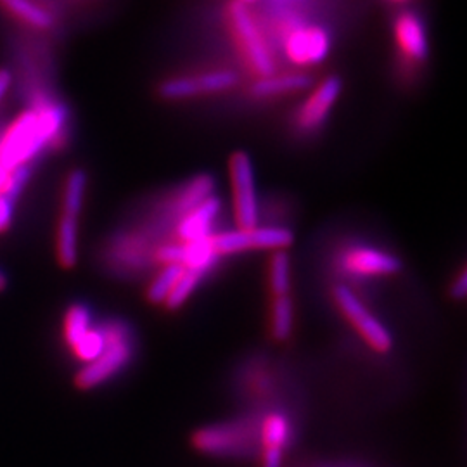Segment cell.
I'll use <instances>...</instances> for the list:
<instances>
[{
    "mask_svg": "<svg viewBox=\"0 0 467 467\" xmlns=\"http://www.w3.org/2000/svg\"><path fill=\"white\" fill-rule=\"evenodd\" d=\"M100 329L106 337V347L96 360L85 364V368L75 376V384L80 389H92L106 383L132 360V334L123 322L113 320L104 324Z\"/></svg>",
    "mask_w": 467,
    "mask_h": 467,
    "instance_id": "1",
    "label": "cell"
},
{
    "mask_svg": "<svg viewBox=\"0 0 467 467\" xmlns=\"http://www.w3.org/2000/svg\"><path fill=\"white\" fill-rule=\"evenodd\" d=\"M234 196V218L239 231L258 227V198L254 185V170L244 150L234 152L229 163Z\"/></svg>",
    "mask_w": 467,
    "mask_h": 467,
    "instance_id": "2",
    "label": "cell"
},
{
    "mask_svg": "<svg viewBox=\"0 0 467 467\" xmlns=\"http://www.w3.org/2000/svg\"><path fill=\"white\" fill-rule=\"evenodd\" d=\"M213 246L220 256L225 254H235L244 251L285 250L293 244L295 235L285 229L277 225H267V227H254L250 231H227V233L212 234Z\"/></svg>",
    "mask_w": 467,
    "mask_h": 467,
    "instance_id": "3",
    "label": "cell"
},
{
    "mask_svg": "<svg viewBox=\"0 0 467 467\" xmlns=\"http://www.w3.org/2000/svg\"><path fill=\"white\" fill-rule=\"evenodd\" d=\"M333 298L341 310V314L348 318L351 326L368 341L372 350L386 353L393 347V337L383 324L374 317L368 306L347 285H336L333 289Z\"/></svg>",
    "mask_w": 467,
    "mask_h": 467,
    "instance_id": "4",
    "label": "cell"
},
{
    "mask_svg": "<svg viewBox=\"0 0 467 467\" xmlns=\"http://www.w3.org/2000/svg\"><path fill=\"white\" fill-rule=\"evenodd\" d=\"M229 15H231L234 35H235L241 49L244 52L251 69L260 78L272 75L274 73V59H272V54L268 49V44L260 34L246 5L241 2H234Z\"/></svg>",
    "mask_w": 467,
    "mask_h": 467,
    "instance_id": "5",
    "label": "cell"
},
{
    "mask_svg": "<svg viewBox=\"0 0 467 467\" xmlns=\"http://www.w3.org/2000/svg\"><path fill=\"white\" fill-rule=\"evenodd\" d=\"M337 265L353 277H381L393 275L400 270V260L388 253L372 246H350L339 254Z\"/></svg>",
    "mask_w": 467,
    "mask_h": 467,
    "instance_id": "6",
    "label": "cell"
},
{
    "mask_svg": "<svg viewBox=\"0 0 467 467\" xmlns=\"http://www.w3.org/2000/svg\"><path fill=\"white\" fill-rule=\"evenodd\" d=\"M287 59L298 67L320 65L331 50V38L320 26H296L284 40Z\"/></svg>",
    "mask_w": 467,
    "mask_h": 467,
    "instance_id": "7",
    "label": "cell"
},
{
    "mask_svg": "<svg viewBox=\"0 0 467 467\" xmlns=\"http://www.w3.org/2000/svg\"><path fill=\"white\" fill-rule=\"evenodd\" d=\"M339 77H327L301 104L296 113V125L303 132H314L327 119L336 100L341 94Z\"/></svg>",
    "mask_w": 467,
    "mask_h": 467,
    "instance_id": "8",
    "label": "cell"
},
{
    "mask_svg": "<svg viewBox=\"0 0 467 467\" xmlns=\"http://www.w3.org/2000/svg\"><path fill=\"white\" fill-rule=\"evenodd\" d=\"M393 35L401 56L410 63H422L428 57V35L422 19L414 13H401L395 19Z\"/></svg>",
    "mask_w": 467,
    "mask_h": 467,
    "instance_id": "9",
    "label": "cell"
},
{
    "mask_svg": "<svg viewBox=\"0 0 467 467\" xmlns=\"http://www.w3.org/2000/svg\"><path fill=\"white\" fill-rule=\"evenodd\" d=\"M246 430L237 426L206 428L194 434V447L212 455H235L246 451Z\"/></svg>",
    "mask_w": 467,
    "mask_h": 467,
    "instance_id": "10",
    "label": "cell"
},
{
    "mask_svg": "<svg viewBox=\"0 0 467 467\" xmlns=\"http://www.w3.org/2000/svg\"><path fill=\"white\" fill-rule=\"evenodd\" d=\"M218 212H220V201L213 196L206 198L198 206L189 210L181 217V222L177 225L179 243H191L210 235Z\"/></svg>",
    "mask_w": 467,
    "mask_h": 467,
    "instance_id": "11",
    "label": "cell"
},
{
    "mask_svg": "<svg viewBox=\"0 0 467 467\" xmlns=\"http://www.w3.org/2000/svg\"><path fill=\"white\" fill-rule=\"evenodd\" d=\"M312 84L310 77L305 73H285V75H268L258 78L251 85V94L260 99H270L279 98L285 94H295L306 90Z\"/></svg>",
    "mask_w": 467,
    "mask_h": 467,
    "instance_id": "12",
    "label": "cell"
},
{
    "mask_svg": "<svg viewBox=\"0 0 467 467\" xmlns=\"http://www.w3.org/2000/svg\"><path fill=\"white\" fill-rule=\"evenodd\" d=\"M179 246H181L179 265H182L185 270L200 272L202 275H206L212 268L215 267L218 260L222 258L213 246L212 234L198 241L179 243Z\"/></svg>",
    "mask_w": 467,
    "mask_h": 467,
    "instance_id": "13",
    "label": "cell"
},
{
    "mask_svg": "<svg viewBox=\"0 0 467 467\" xmlns=\"http://www.w3.org/2000/svg\"><path fill=\"white\" fill-rule=\"evenodd\" d=\"M0 5L36 32H47L54 26V16L49 9L35 0H0Z\"/></svg>",
    "mask_w": 467,
    "mask_h": 467,
    "instance_id": "14",
    "label": "cell"
},
{
    "mask_svg": "<svg viewBox=\"0 0 467 467\" xmlns=\"http://www.w3.org/2000/svg\"><path fill=\"white\" fill-rule=\"evenodd\" d=\"M56 256L63 268H73L78 262V217L63 215L57 222Z\"/></svg>",
    "mask_w": 467,
    "mask_h": 467,
    "instance_id": "15",
    "label": "cell"
},
{
    "mask_svg": "<svg viewBox=\"0 0 467 467\" xmlns=\"http://www.w3.org/2000/svg\"><path fill=\"white\" fill-rule=\"evenodd\" d=\"M85 192H87V175L84 170L69 171L65 191H63L61 213L69 217H80L84 210Z\"/></svg>",
    "mask_w": 467,
    "mask_h": 467,
    "instance_id": "16",
    "label": "cell"
},
{
    "mask_svg": "<svg viewBox=\"0 0 467 467\" xmlns=\"http://www.w3.org/2000/svg\"><path fill=\"white\" fill-rule=\"evenodd\" d=\"M92 329V316L90 310L82 305L75 303L71 305L65 314L63 320V336L69 347H75L78 339Z\"/></svg>",
    "mask_w": 467,
    "mask_h": 467,
    "instance_id": "17",
    "label": "cell"
},
{
    "mask_svg": "<svg viewBox=\"0 0 467 467\" xmlns=\"http://www.w3.org/2000/svg\"><path fill=\"white\" fill-rule=\"evenodd\" d=\"M185 268L179 264H170L163 265L160 270V274L150 281V287L146 291V296L152 305H165L168 295L171 293L173 285L179 281V277L182 275Z\"/></svg>",
    "mask_w": 467,
    "mask_h": 467,
    "instance_id": "18",
    "label": "cell"
},
{
    "mask_svg": "<svg viewBox=\"0 0 467 467\" xmlns=\"http://www.w3.org/2000/svg\"><path fill=\"white\" fill-rule=\"evenodd\" d=\"M215 187V182L210 175H200L196 177L191 184L185 187L184 191L179 194V198L175 200V210L185 215L189 210H192L194 206H198L200 202L212 196V191Z\"/></svg>",
    "mask_w": 467,
    "mask_h": 467,
    "instance_id": "19",
    "label": "cell"
},
{
    "mask_svg": "<svg viewBox=\"0 0 467 467\" xmlns=\"http://www.w3.org/2000/svg\"><path fill=\"white\" fill-rule=\"evenodd\" d=\"M295 308L287 296H277L272 305V336L277 341H287L293 334Z\"/></svg>",
    "mask_w": 467,
    "mask_h": 467,
    "instance_id": "20",
    "label": "cell"
},
{
    "mask_svg": "<svg viewBox=\"0 0 467 467\" xmlns=\"http://www.w3.org/2000/svg\"><path fill=\"white\" fill-rule=\"evenodd\" d=\"M268 283L272 295L277 296H287L291 287V264L289 256L284 250L275 251L270 260V270H268Z\"/></svg>",
    "mask_w": 467,
    "mask_h": 467,
    "instance_id": "21",
    "label": "cell"
},
{
    "mask_svg": "<svg viewBox=\"0 0 467 467\" xmlns=\"http://www.w3.org/2000/svg\"><path fill=\"white\" fill-rule=\"evenodd\" d=\"M196 94H218V92H227L237 84V75L231 69H213L206 71L192 77Z\"/></svg>",
    "mask_w": 467,
    "mask_h": 467,
    "instance_id": "22",
    "label": "cell"
},
{
    "mask_svg": "<svg viewBox=\"0 0 467 467\" xmlns=\"http://www.w3.org/2000/svg\"><path fill=\"white\" fill-rule=\"evenodd\" d=\"M262 443L264 449H281L283 451L289 440V422L283 414H270L262 424Z\"/></svg>",
    "mask_w": 467,
    "mask_h": 467,
    "instance_id": "23",
    "label": "cell"
},
{
    "mask_svg": "<svg viewBox=\"0 0 467 467\" xmlns=\"http://www.w3.org/2000/svg\"><path fill=\"white\" fill-rule=\"evenodd\" d=\"M202 274L200 272H192V270H184L182 275L179 277V281L173 285L171 293L168 295L165 306L168 310H179L185 301L189 300V296L196 291V287L202 281Z\"/></svg>",
    "mask_w": 467,
    "mask_h": 467,
    "instance_id": "24",
    "label": "cell"
},
{
    "mask_svg": "<svg viewBox=\"0 0 467 467\" xmlns=\"http://www.w3.org/2000/svg\"><path fill=\"white\" fill-rule=\"evenodd\" d=\"M104 347H106V337L102 329L92 327L88 333L78 339L75 347H71V350L77 355L78 360H82L84 364H90L104 351Z\"/></svg>",
    "mask_w": 467,
    "mask_h": 467,
    "instance_id": "25",
    "label": "cell"
},
{
    "mask_svg": "<svg viewBox=\"0 0 467 467\" xmlns=\"http://www.w3.org/2000/svg\"><path fill=\"white\" fill-rule=\"evenodd\" d=\"M13 217H15V201L0 196V234L5 233L11 227Z\"/></svg>",
    "mask_w": 467,
    "mask_h": 467,
    "instance_id": "26",
    "label": "cell"
},
{
    "mask_svg": "<svg viewBox=\"0 0 467 467\" xmlns=\"http://www.w3.org/2000/svg\"><path fill=\"white\" fill-rule=\"evenodd\" d=\"M467 295L466 268H462L457 275V279L451 283V296L453 300H464Z\"/></svg>",
    "mask_w": 467,
    "mask_h": 467,
    "instance_id": "27",
    "label": "cell"
},
{
    "mask_svg": "<svg viewBox=\"0 0 467 467\" xmlns=\"http://www.w3.org/2000/svg\"><path fill=\"white\" fill-rule=\"evenodd\" d=\"M262 466H283V451H281V449H264V455H262Z\"/></svg>",
    "mask_w": 467,
    "mask_h": 467,
    "instance_id": "28",
    "label": "cell"
},
{
    "mask_svg": "<svg viewBox=\"0 0 467 467\" xmlns=\"http://www.w3.org/2000/svg\"><path fill=\"white\" fill-rule=\"evenodd\" d=\"M11 85H13V75H11V71L0 69V100L5 98V94H7L9 88H11Z\"/></svg>",
    "mask_w": 467,
    "mask_h": 467,
    "instance_id": "29",
    "label": "cell"
},
{
    "mask_svg": "<svg viewBox=\"0 0 467 467\" xmlns=\"http://www.w3.org/2000/svg\"><path fill=\"white\" fill-rule=\"evenodd\" d=\"M7 173H9V170H5V168L0 165V194H2V191H4L5 181H7Z\"/></svg>",
    "mask_w": 467,
    "mask_h": 467,
    "instance_id": "30",
    "label": "cell"
},
{
    "mask_svg": "<svg viewBox=\"0 0 467 467\" xmlns=\"http://www.w3.org/2000/svg\"><path fill=\"white\" fill-rule=\"evenodd\" d=\"M5 287H7V277H5V274L0 270V293H2Z\"/></svg>",
    "mask_w": 467,
    "mask_h": 467,
    "instance_id": "31",
    "label": "cell"
},
{
    "mask_svg": "<svg viewBox=\"0 0 467 467\" xmlns=\"http://www.w3.org/2000/svg\"><path fill=\"white\" fill-rule=\"evenodd\" d=\"M237 2H241V4L246 5V4H251V2H254V0H237Z\"/></svg>",
    "mask_w": 467,
    "mask_h": 467,
    "instance_id": "32",
    "label": "cell"
},
{
    "mask_svg": "<svg viewBox=\"0 0 467 467\" xmlns=\"http://www.w3.org/2000/svg\"><path fill=\"white\" fill-rule=\"evenodd\" d=\"M388 2H393V4H401V2H409V0H388Z\"/></svg>",
    "mask_w": 467,
    "mask_h": 467,
    "instance_id": "33",
    "label": "cell"
}]
</instances>
